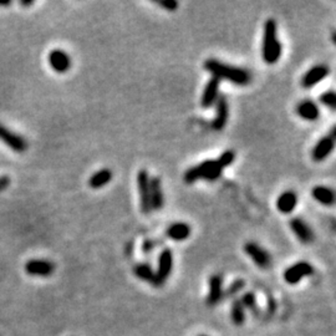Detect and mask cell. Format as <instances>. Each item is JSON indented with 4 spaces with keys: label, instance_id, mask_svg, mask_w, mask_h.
Wrapping results in <instances>:
<instances>
[{
    "label": "cell",
    "instance_id": "obj_1",
    "mask_svg": "<svg viewBox=\"0 0 336 336\" xmlns=\"http://www.w3.org/2000/svg\"><path fill=\"white\" fill-rule=\"evenodd\" d=\"M204 68L213 77L218 80H228L229 82L238 86H247L252 81V74L249 71L238 66L228 65L217 59H208L204 61Z\"/></svg>",
    "mask_w": 336,
    "mask_h": 336
},
{
    "label": "cell",
    "instance_id": "obj_2",
    "mask_svg": "<svg viewBox=\"0 0 336 336\" xmlns=\"http://www.w3.org/2000/svg\"><path fill=\"white\" fill-rule=\"evenodd\" d=\"M281 53H283V47L278 39V24L274 19H268L264 24V33H263V60L268 65H274L280 60Z\"/></svg>",
    "mask_w": 336,
    "mask_h": 336
},
{
    "label": "cell",
    "instance_id": "obj_3",
    "mask_svg": "<svg viewBox=\"0 0 336 336\" xmlns=\"http://www.w3.org/2000/svg\"><path fill=\"white\" fill-rule=\"evenodd\" d=\"M223 172V167L218 160H205L200 165L191 167L184 173L183 179L187 184H192L200 179L208 182H214L219 179Z\"/></svg>",
    "mask_w": 336,
    "mask_h": 336
},
{
    "label": "cell",
    "instance_id": "obj_4",
    "mask_svg": "<svg viewBox=\"0 0 336 336\" xmlns=\"http://www.w3.org/2000/svg\"><path fill=\"white\" fill-rule=\"evenodd\" d=\"M173 269V253L169 248H165L161 252L158 258V268L155 273L156 275V286L160 288L166 283Z\"/></svg>",
    "mask_w": 336,
    "mask_h": 336
},
{
    "label": "cell",
    "instance_id": "obj_5",
    "mask_svg": "<svg viewBox=\"0 0 336 336\" xmlns=\"http://www.w3.org/2000/svg\"><path fill=\"white\" fill-rule=\"evenodd\" d=\"M150 181L151 177L146 169H141L137 173V187L139 193V205L143 214H150L152 212L150 200Z\"/></svg>",
    "mask_w": 336,
    "mask_h": 336
},
{
    "label": "cell",
    "instance_id": "obj_6",
    "mask_svg": "<svg viewBox=\"0 0 336 336\" xmlns=\"http://www.w3.org/2000/svg\"><path fill=\"white\" fill-rule=\"evenodd\" d=\"M314 271H315V269H314V267L310 263L299 262L293 264L288 269H285V271L283 273V278L288 284L294 285V284L299 283L305 276L313 275Z\"/></svg>",
    "mask_w": 336,
    "mask_h": 336
},
{
    "label": "cell",
    "instance_id": "obj_7",
    "mask_svg": "<svg viewBox=\"0 0 336 336\" xmlns=\"http://www.w3.org/2000/svg\"><path fill=\"white\" fill-rule=\"evenodd\" d=\"M244 252L252 258L255 266L259 267L260 269H268L271 266V255L269 254L268 250L260 247L257 243L248 242L244 245Z\"/></svg>",
    "mask_w": 336,
    "mask_h": 336
},
{
    "label": "cell",
    "instance_id": "obj_8",
    "mask_svg": "<svg viewBox=\"0 0 336 336\" xmlns=\"http://www.w3.org/2000/svg\"><path fill=\"white\" fill-rule=\"evenodd\" d=\"M0 141L10 147L14 152L23 153L28 150V142L23 136L10 131L8 127L0 124Z\"/></svg>",
    "mask_w": 336,
    "mask_h": 336
},
{
    "label": "cell",
    "instance_id": "obj_9",
    "mask_svg": "<svg viewBox=\"0 0 336 336\" xmlns=\"http://www.w3.org/2000/svg\"><path fill=\"white\" fill-rule=\"evenodd\" d=\"M329 74H330L329 66L324 65V64H319V65L313 66L302 76V86L304 89H311L315 85H318L319 82L323 81L326 76H329Z\"/></svg>",
    "mask_w": 336,
    "mask_h": 336
},
{
    "label": "cell",
    "instance_id": "obj_10",
    "mask_svg": "<svg viewBox=\"0 0 336 336\" xmlns=\"http://www.w3.org/2000/svg\"><path fill=\"white\" fill-rule=\"evenodd\" d=\"M289 226L293 233L297 235V238L299 239L302 243H304V244H310V243L314 242L315 235H314L313 229L310 228V226L304 221V219H302L300 217H294V218L290 219Z\"/></svg>",
    "mask_w": 336,
    "mask_h": 336
},
{
    "label": "cell",
    "instance_id": "obj_11",
    "mask_svg": "<svg viewBox=\"0 0 336 336\" xmlns=\"http://www.w3.org/2000/svg\"><path fill=\"white\" fill-rule=\"evenodd\" d=\"M224 297L223 276L221 274H213L209 278V293L205 299V304L213 307L218 305Z\"/></svg>",
    "mask_w": 336,
    "mask_h": 336
},
{
    "label": "cell",
    "instance_id": "obj_12",
    "mask_svg": "<svg viewBox=\"0 0 336 336\" xmlns=\"http://www.w3.org/2000/svg\"><path fill=\"white\" fill-rule=\"evenodd\" d=\"M25 271L33 276H50L55 271V266L50 260L32 259L25 264Z\"/></svg>",
    "mask_w": 336,
    "mask_h": 336
},
{
    "label": "cell",
    "instance_id": "obj_13",
    "mask_svg": "<svg viewBox=\"0 0 336 336\" xmlns=\"http://www.w3.org/2000/svg\"><path fill=\"white\" fill-rule=\"evenodd\" d=\"M334 146H335V137L330 136V134L324 136L314 146L313 151H311V158L315 162H323L331 155V152L334 151Z\"/></svg>",
    "mask_w": 336,
    "mask_h": 336
},
{
    "label": "cell",
    "instance_id": "obj_14",
    "mask_svg": "<svg viewBox=\"0 0 336 336\" xmlns=\"http://www.w3.org/2000/svg\"><path fill=\"white\" fill-rule=\"evenodd\" d=\"M49 64L58 74H65L71 67V58L67 53L60 49H55L49 54Z\"/></svg>",
    "mask_w": 336,
    "mask_h": 336
},
{
    "label": "cell",
    "instance_id": "obj_15",
    "mask_svg": "<svg viewBox=\"0 0 336 336\" xmlns=\"http://www.w3.org/2000/svg\"><path fill=\"white\" fill-rule=\"evenodd\" d=\"M229 117L228 101L224 96H219L215 102V117L212 122V127L215 131H222L226 127Z\"/></svg>",
    "mask_w": 336,
    "mask_h": 336
},
{
    "label": "cell",
    "instance_id": "obj_16",
    "mask_svg": "<svg viewBox=\"0 0 336 336\" xmlns=\"http://www.w3.org/2000/svg\"><path fill=\"white\" fill-rule=\"evenodd\" d=\"M219 85H221V80L212 77L209 81L205 84L204 90L202 94V100H201V105L202 107L208 108L212 107L219 98Z\"/></svg>",
    "mask_w": 336,
    "mask_h": 336
},
{
    "label": "cell",
    "instance_id": "obj_17",
    "mask_svg": "<svg viewBox=\"0 0 336 336\" xmlns=\"http://www.w3.org/2000/svg\"><path fill=\"white\" fill-rule=\"evenodd\" d=\"M150 200L152 210H161L165 204L162 182L160 177H152L150 181Z\"/></svg>",
    "mask_w": 336,
    "mask_h": 336
},
{
    "label": "cell",
    "instance_id": "obj_18",
    "mask_svg": "<svg viewBox=\"0 0 336 336\" xmlns=\"http://www.w3.org/2000/svg\"><path fill=\"white\" fill-rule=\"evenodd\" d=\"M297 113L302 118V120H306V121L310 122L316 121V120L320 117L319 106L311 100H304L302 101V102L298 103Z\"/></svg>",
    "mask_w": 336,
    "mask_h": 336
},
{
    "label": "cell",
    "instance_id": "obj_19",
    "mask_svg": "<svg viewBox=\"0 0 336 336\" xmlns=\"http://www.w3.org/2000/svg\"><path fill=\"white\" fill-rule=\"evenodd\" d=\"M192 233L191 226L183 222H177V223L171 224L166 229V235L174 242H183L186 239L189 238Z\"/></svg>",
    "mask_w": 336,
    "mask_h": 336
},
{
    "label": "cell",
    "instance_id": "obj_20",
    "mask_svg": "<svg viewBox=\"0 0 336 336\" xmlns=\"http://www.w3.org/2000/svg\"><path fill=\"white\" fill-rule=\"evenodd\" d=\"M298 205V195L294 191H286L281 193L276 200V208L283 214H289Z\"/></svg>",
    "mask_w": 336,
    "mask_h": 336
},
{
    "label": "cell",
    "instance_id": "obj_21",
    "mask_svg": "<svg viewBox=\"0 0 336 336\" xmlns=\"http://www.w3.org/2000/svg\"><path fill=\"white\" fill-rule=\"evenodd\" d=\"M311 195H313L314 200L324 205H333L335 202L334 191L326 186H315L311 189Z\"/></svg>",
    "mask_w": 336,
    "mask_h": 336
},
{
    "label": "cell",
    "instance_id": "obj_22",
    "mask_svg": "<svg viewBox=\"0 0 336 336\" xmlns=\"http://www.w3.org/2000/svg\"><path fill=\"white\" fill-rule=\"evenodd\" d=\"M112 171L108 169V168H103V169H100L96 173L92 174L89 179V186L94 189H99L105 187L106 184H108L112 179Z\"/></svg>",
    "mask_w": 336,
    "mask_h": 336
},
{
    "label": "cell",
    "instance_id": "obj_23",
    "mask_svg": "<svg viewBox=\"0 0 336 336\" xmlns=\"http://www.w3.org/2000/svg\"><path fill=\"white\" fill-rule=\"evenodd\" d=\"M134 274L138 279L143 281H147L151 285L156 286V275L155 271H153L152 267L150 264H146V263H141V264H137L134 268Z\"/></svg>",
    "mask_w": 336,
    "mask_h": 336
},
{
    "label": "cell",
    "instance_id": "obj_24",
    "mask_svg": "<svg viewBox=\"0 0 336 336\" xmlns=\"http://www.w3.org/2000/svg\"><path fill=\"white\" fill-rule=\"evenodd\" d=\"M231 316L232 321H233L234 325H242L245 321V309L242 305L240 300L234 299L233 304H232V310H231Z\"/></svg>",
    "mask_w": 336,
    "mask_h": 336
},
{
    "label": "cell",
    "instance_id": "obj_25",
    "mask_svg": "<svg viewBox=\"0 0 336 336\" xmlns=\"http://www.w3.org/2000/svg\"><path fill=\"white\" fill-rule=\"evenodd\" d=\"M240 302L244 306V309L250 310L254 315L258 314V304H257V298H255L254 293L252 292H247L243 294V297L240 298Z\"/></svg>",
    "mask_w": 336,
    "mask_h": 336
},
{
    "label": "cell",
    "instance_id": "obj_26",
    "mask_svg": "<svg viewBox=\"0 0 336 336\" xmlns=\"http://www.w3.org/2000/svg\"><path fill=\"white\" fill-rule=\"evenodd\" d=\"M244 286H245V281L243 280V279H235V280H234L233 283L228 286V289H227V292H226V295L228 298L236 297L238 293H240L243 289H244Z\"/></svg>",
    "mask_w": 336,
    "mask_h": 336
},
{
    "label": "cell",
    "instance_id": "obj_27",
    "mask_svg": "<svg viewBox=\"0 0 336 336\" xmlns=\"http://www.w3.org/2000/svg\"><path fill=\"white\" fill-rule=\"evenodd\" d=\"M320 102L323 103L324 106H326V107L330 108L331 111H335V107H336V95L334 91H328V92H324L323 95L320 96Z\"/></svg>",
    "mask_w": 336,
    "mask_h": 336
},
{
    "label": "cell",
    "instance_id": "obj_28",
    "mask_svg": "<svg viewBox=\"0 0 336 336\" xmlns=\"http://www.w3.org/2000/svg\"><path fill=\"white\" fill-rule=\"evenodd\" d=\"M217 160H218V162L221 163L222 167L226 168L234 162V160H235V152H234L233 150H227V151H224V152L222 153Z\"/></svg>",
    "mask_w": 336,
    "mask_h": 336
},
{
    "label": "cell",
    "instance_id": "obj_29",
    "mask_svg": "<svg viewBox=\"0 0 336 336\" xmlns=\"http://www.w3.org/2000/svg\"><path fill=\"white\" fill-rule=\"evenodd\" d=\"M155 3L168 11L177 10L179 6L178 1H176V0H155Z\"/></svg>",
    "mask_w": 336,
    "mask_h": 336
},
{
    "label": "cell",
    "instance_id": "obj_30",
    "mask_svg": "<svg viewBox=\"0 0 336 336\" xmlns=\"http://www.w3.org/2000/svg\"><path fill=\"white\" fill-rule=\"evenodd\" d=\"M153 248H155V243L151 239H146L145 242H143V245H142V250H143L145 254H148V253L152 252Z\"/></svg>",
    "mask_w": 336,
    "mask_h": 336
},
{
    "label": "cell",
    "instance_id": "obj_31",
    "mask_svg": "<svg viewBox=\"0 0 336 336\" xmlns=\"http://www.w3.org/2000/svg\"><path fill=\"white\" fill-rule=\"evenodd\" d=\"M10 184V178L6 176H1L0 177V192H3L6 187H9Z\"/></svg>",
    "mask_w": 336,
    "mask_h": 336
},
{
    "label": "cell",
    "instance_id": "obj_32",
    "mask_svg": "<svg viewBox=\"0 0 336 336\" xmlns=\"http://www.w3.org/2000/svg\"><path fill=\"white\" fill-rule=\"evenodd\" d=\"M33 4V1H21V5H24V6H29V5H32Z\"/></svg>",
    "mask_w": 336,
    "mask_h": 336
},
{
    "label": "cell",
    "instance_id": "obj_33",
    "mask_svg": "<svg viewBox=\"0 0 336 336\" xmlns=\"http://www.w3.org/2000/svg\"><path fill=\"white\" fill-rule=\"evenodd\" d=\"M200 336H207V335H200Z\"/></svg>",
    "mask_w": 336,
    "mask_h": 336
}]
</instances>
